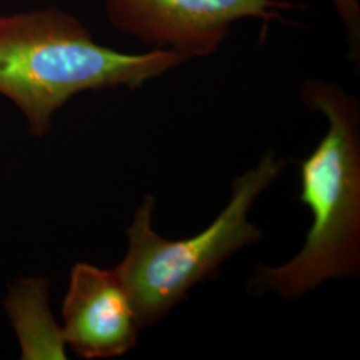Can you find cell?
Segmentation results:
<instances>
[{
  "label": "cell",
  "instance_id": "3957f363",
  "mask_svg": "<svg viewBox=\"0 0 360 360\" xmlns=\"http://www.w3.org/2000/svg\"><path fill=\"white\" fill-rule=\"evenodd\" d=\"M284 167L283 159L267 153L257 167L235 178L231 199L214 221L180 240H168L155 232L154 196L144 198L127 229V254L114 269L142 327L163 319L193 285L214 279L227 259L262 239L263 233L248 220V214Z\"/></svg>",
  "mask_w": 360,
  "mask_h": 360
},
{
  "label": "cell",
  "instance_id": "8992f818",
  "mask_svg": "<svg viewBox=\"0 0 360 360\" xmlns=\"http://www.w3.org/2000/svg\"><path fill=\"white\" fill-rule=\"evenodd\" d=\"M6 309L18 335L23 359H65V342L49 307L43 279H22L13 285Z\"/></svg>",
  "mask_w": 360,
  "mask_h": 360
},
{
  "label": "cell",
  "instance_id": "7a4b0ae2",
  "mask_svg": "<svg viewBox=\"0 0 360 360\" xmlns=\"http://www.w3.org/2000/svg\"><path fill=\"white\" fill-rule=\"evenodd\" d=\"M184 62L172 50L107 49L59 10L0 15V94L19 107L37 136L50 129L53 114L77 94L139 89Z\"/></svg>",
  "mask_w": 360,
  "mask_h": 360
},
{
  "label": "cell",
  "instance_id": "6da1fadb",
  "mask_svg": "<svg viewBox=\"0 0 360 360\" xmlns=\"http://www.w3.org/2000/svg\"><path fill=\"white\" fill-rule=\"evenodd\" d=\"M302 99L326 116L328 129L299 163V202L312 223L300 251L279 267H260L248 291L285 299L306 295L331 279L360 269V112L354 96L334 83L309 80Z\"/></svg>",
  "mask_w": 360,
  "mask_h": 360
},
{
  "label": "cell",
  "instance_id": "52a82bcc",
  "mask_svg": "<svg viewBox=\"0 0 360 360\" xmlns=\"http://www.w3.org/2000/svg\"><path fill=\"white\" fill-rule=\"evenodd\" d=\"M340 20L347 30L352 47H359L360 0H331Z\"/></svg>",
  "mask_w": 360,
  "mask_h": 360
},
{
  "label": "cell",
  "instance_id": "277c9868",
  "mask_svg": "<svg viewBox=\"0 0 360 360\" xmlns=\"http://www.w3.org/2000/svg\"><path fill=\"white\" fill-rule=\"evenodd\" d=\"M110 22L153 49L191 58L208 56L245 19L270 23L279 18L278 0H104Z\"/></svg>",
  "mask_w": 360,
  "mask_h": 360
},
{
  "label": "cell",
  "instance_id": "5b68a950",
  "mask_svg": "<svg viewBox=\"0 0 360 360\" xmlns=\"http://www.w3.org/2000/svg\"><path fill=\"white\" fill-rule=\"evenodd\" d=\"M141 328L115 270L77 263L63 302L65 345L84 359L114 358L136 345Z\"/></svg>",
  "mask_w": 360,
  "mask_h": 360
}]
</instances>
